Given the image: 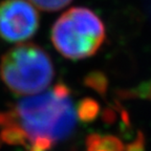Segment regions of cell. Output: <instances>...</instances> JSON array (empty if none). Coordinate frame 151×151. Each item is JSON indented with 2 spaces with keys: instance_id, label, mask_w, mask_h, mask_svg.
I'll return each instance as SVG.
<instances>
[{
  "instance_id": "obj_1",
  "label": "cell",
  "mask_w": 151,
  "mask_h": 151,
  "mask_svg": "<svg viewBox=\"0 0 151 151\" xmlns=\"http://www.w3.org/2000/svg\"><path fill=\"white\" fill-rule=\"evenodd\" d=\"M76 121L70 90L58 83L44 93L0 110V143L28 151H50L71 134Z\"/></svg>"
},
{
  "instance_id": "obj_2",
  "label": "cell",
  "mask_w": 151,
  "mask_h": 151,
  "mask_svg": "<svg viewBox=\"0 0 151 151\" xmlns=\"http://www.w3.org/2000/svg\"><path fill=\"white\" fill-rule=\"evenodd\" d=\"M54 77L50 55L35 43L17 44L0 61V78L17 96L40 93L50 86Z\"/></svg>"
},
{
  "instance_id": "obj_3",
  "label": "cell",
  "mask_w": 151,
  "mask_h": 151,
  "mask_svg": "<svg viewBox=\"0 0 151 151\" xmlns=\"http://www.w3.org/2000/svg\"><path fill=\"white\" fill-rule=\"evenodd\" d=\"M102 20L87 7H71L60 16L52 28V42L66 59L92 57L105 41Z\"/></svg>"
},
{
  "instance_id": "obj_4",
  "label": "cell",
  "mask_w": 151,
  "mask_h": 151,
  "mask_svg": "<svg viewBox=\"0 0 151 151\" xmlns=\"http://www.w3.org/2000/svg\"><path fill=\"white\" fill-rule=\"evenodd\" d=\"M39 14L27 0L0 2V37L7 42H24L39 27Z\"/></svg>"
},
{
  "instance_id": "obj_5",
  "label": "cell",
  "mask_w": 151,
  "mask_h": 151,
  "mask_svg": "<svg viewBox=\"0 0 151 151\" xmlns=\"http://www.w3.org/2000/svg\"><path fill=\"white\" fill-rule=\"evenodd\" d=\"M123 143L114 135L91 133L86 139V151H124Z\"/></svg>"
},
{
  "instance_id": "obj_6",
  "label": "cell",
  "mask_w": 151,
  "mask_h": 151,
  "mask_svg": "<svg viewBox=\"0 0 151 151\" xmlns=\"http://www.w3.org/2000/svg\"><path fill=\"white\" fill-rule=\"evenodd\" d=\"M77 118L84 122H91L99 116L100 106L92 99H84L78 104L76 108Z\"/></svg>"
},
{
  "instance_id": "obj_7",
  "label": "cell",
  "mask_w": 151,
  "mask_h": 151,
  "mask_svg": "<svg viewBox=\"0 0 151 151\" xmlns=\"http://www.w3.org/2000/svg\"><path fill=\"white\" fill-rule=\"evenodd\" d=\"M73 0H29L34 6L45 11V12H56L64 9Z\"/></svg>"
},
{
  "instance_id": "obj_8",
  "label": "cell",
  "mask_w": 151,
  "mask_h": 151,
  "mask_svg": "<svg viewBox=\"0 0 151 151\" xmlns=\"http://www.w3.org/2000/svg\"><path fill=\"white\" fill-rule=\"evenodd\" d=\"M86 84L93 88L94 90H97L100 93H105L107 89V79L105 78V76L101 75L100 73H92V75L88 76L86 79Z\"/></svg>"
},
{
  "instance_id": "obj_9",
  "label": "cell",
  "mask_w": 151,
  "mask_h": 151,
  "mask_svg": "<svg viewBox=\"0 0 151 151\" xmlns=\"http://www.w3.org/2000/svg\"><path fill=\"white\" fill-rule=\"evenodd\" d=\"M127 94H131L132 97L137 96V97L139 98H145V99L151 100V82L142 84L137 89H133L131 91L127 92Z\"/></svg>"
}]
</instances>
